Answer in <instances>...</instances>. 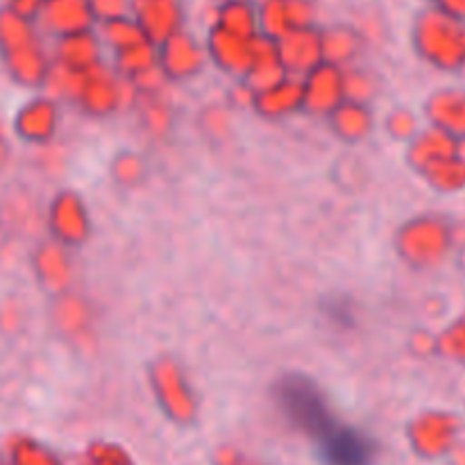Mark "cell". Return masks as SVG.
Here are the masks:
<instances>
[{"label": "cell", "mask_w": 465, "mask_h": 465, "mask_svg": "<svg viewBox=\"0 0 465 465\" xmlns=\"http://www.w3.org/2000/svg\"><path fill=\"white\" fill-rule=\"evenodd\" d=\"M44 5L45 0H5V7L14 9V12L23 14L27 18H39Z\"/></svg>", "instance_id": "33"}, {"label": "cell", "mask_w": 465, "mask_h": 465, "mask_svg": "<svg viewBox=\"0 0 465 465\" xmlns=\"http://www.w3.org/2000/svg\"><path fill=\"white\" fill-rule=\"evenodd\" d=\"M452 154H459V139L440 127H427L409 141L407 159L418 173H425L436 162L452 157Z\"/></svg>", "instance_id": "18"}, {"label": "cell", "mask_w": 465, "mask_h": 465, "mask_svg": "<svg viewBox=\"0 0 465 465\" xmlns=\"http://www.w3.org/2000/svg\"><path fill=\"white\" fill-rule=\"evenodd\" d=\"M35 275L44 289L53 293H64L73 280V263L66 252V245L50 241L39 245L35 252Z\"/></svg>", "instance_id": "19"}, {"label": "cell", "mask_w": 465, "mask_h": 465, "mask_svg": "<svg viewBox=\"0 0 465 465\" xmlns=\"http://www.w3.org/2000/svg\"><path fill=\"white\" fill-rule=\"evenodd\" d=\"M130 14L153 44H163L182 30L184 12L180 0H132Z\"/></svg>", "instance_id": "11"}, {"label": "cell", "mask_w": 465, "mask_h": 465, "mask_svg": "<svg viewBox=\"0 0 465 465\" xmlns=\"http://www.w3.org/2000/svg\"><path fill=\"white\" fill-rule=\"evenodd\" d=\"M327 118H330L334 134L341 141H348V143L363 141L375 127L371 107L366 103H357V100H343Z\"/></svg>", "instance_id": "21"}, {"label": "cell", "mask_w": 465, "mask_h": 465, "mask_svg": "<svg viewBox=\"0 0 465 465\" xmlns=\"http://www.w3.org/2000/svg\"><path fill=\"white\" fill-rule=\"evenodd\" d=\"M425 180L430 186H434L440 193H454V191L465 189V157L461 154H452L448 159H440L434 166L427 168Z\"/></svg>", "instance_id": "25"}, {"label": "cell", "mask_w": 465, "mask_h": 465, "mask_svg": "<svg viewBox=\"0 0 465 465\" xmlns=\"http://www.w3.org/2000/svg\"><path fill=\"white\" fill-rule=\"evenodd\" d=\"M94 30L73 32V35L57 36L54 44V62L73 68V71H91L103 64V44Z\"/></svg>", "instance_id": "16"}, {"label": "cell", "mask_w": 465, "mask_h": 465, "mask_svg": "<svg viewBox=\"0 0 465 465\" xmlns=\"http://www.w3.org/2000/svg\"><path fill=\"white\" fill-rule=\"evenodd\" d=\"M57 123L59 109L54 98L39 95L18 109L16 118H14V132L18 139L27 141V143H48L57 132Z\"/></svg>", "instance_id": "13"}, {"label": "cell", "mask_w": 465, "mask_h": 465, "mask_svg": "<svg viewBox=\"0 0 465 465\" xmlns=\"http://www.w3.org/2000/svg\"><path fill=\"white\" fill-rule=\"evenodd\" d=\"M457 243L452 223L436 213H422L404 223L395 236L400 259L411 268H434L445 262Z\"/></svg>", "instance_id": "3"}, {"label": "cell", "mask_w": 465, "mask_h": 465, "mask_svg": "<svg viewBox=\"0 0 465 465\" xmlns=\"http://www.w3.org/2000/svg\"><path fill=\"white\" fill-rule=\"evenodd\" d=\"M216 25L236 32L241 36H257L259 32V7L254 0H232L216 7Z\"/></svg>", "instance_id": "22"}, {"label": "cell", "mask_w": 465, "mask_h": 465, "mask_svg": "<svg viewBox=\"0 0 465 465\" xmlns=\"http://www.w3.org/2000/svg\"><path fill=\"white\" fill-rule=\"evenodd\" d=\"M216 5H223V3H232V0H213Z\"/></svg>", "instance_id": "37"}, {"label": "cell", "mask_w": 465, "mask_h": 465, "mask_svg": "<svg viewBox=\"0 0 465 465\" xmlns=\"http://www.w3.org/2000/svg\"><path fill=\"white\" fill-rule=\"evenodd\" d=\"M150 384H153L154 395H157L159 404L166 409L171 416L186 420L193 413V393L186 381L184 372L177 366L173 359L163 357L150 366Z\"/></svg>", "instance_id": "6"}, {"label": "cell", "mask_w": 465, "mask_h": 465, "mask_svg": "<svg viewBox=\"0 0 465 465\" xmlns=\"http://www.w3.org/2000/svg\"><path fill=\"white\" fill-rule=\"evenodd\" d=\"M204 59H207V48H203L184 30L159 44V71L171 82H184L198 75L204 66Z\"/></svg>", "instance_id": "8"}, {"label": "cell", "mask_w": 465, "mask_h": 465, "mask_svg": "<svg viewBox=\"0 0 465 465\" xmlns=\"http://www.w3.org/2000/svg\"><path fill=\"white\" fill-rule=\"evenodd\" d=\"M425 116L434 127L465 139V89H439L427 98Z\"/></svg>", "instance_id": "17"}, {"label": "cell", "mask_w": 465, "mask_h": 465, "mask_svg": "<svg viewBox=\"0 0 465 465\" xmlns=\"http://www.w3.org/2000/svg\"><path fill=\"white\" fill-rule=\"evenodd\" d=\"M125 89L121 75L109 68H104V64L91 68L82 75L80 91L75 95V104L89 116H107L114 114L125 100Z\"/></svg>", "instance_id": "4"}, {"label": "cell", "mask_w": 465, "mask_h": 465, "mask_svg": "<svg viewBox=\"0 0 465 465\" xmlns=\"http://www.w3.org/2000/svg\"><path fill=\"white\" fill-rule=\"evenodd\" d=\"M112 173L114 177H116L118 184L132 186L136 184V182H141V177H143V162H141L139 154H118L116 162H114L112 166Z\"/></svg>", "instance_id": "30"}, {"label": "cell", "mask_w": 465, "mask_h": 465, "mask_svg": "<svg viewBox=\"0 0 465 465\" xmlns=\"http://www.w3.org/2000/svg\"><path fill=\"white\" fill-rule=\"evenodd\" d=\"M94 16L98 23L112 21V18H121L130 14L132 0H89Z\"/></svg>", "instance_id": "31"}, {"label": "cell", "mask_w": 465, "mask_h": 465, "mask_svg": "<svg viewBox=\"0 0 465 465\" xmlns=\"http://www.w3.org/2000/svg\"><path fill=\"white\" fill-rule=\"evenodd\" d=\"M114 54H116V73L127 82H134L136 77L159 68V45L153 41H141Z\"/></svg>", "instance_id": "24"}, {"label": "cell", "mask_w": 465, "mask_h": 465, "mask_svg": "<svg viewBox=\"0 0 465 465\" xmlns=\"http://www.w3.org/2000/svg\"><path fill=\"white\" fill-rule=\"evenodd\" d=\"M145 125L153 132H157V134H162L171 125V114H168L166 103H159V100L150 103V107L145 109Z\"/></svg>", "instance_id": "32"}, {"label": "cell", "mask_w": 465, "mask_h": 465, "mask_svg": "<svg viewBox=\"0 0 465 465\" xmlns=\"http://www.w3.org/2000/svg\"><path fill=\"white\" fill-rule=\"evenodd\" d=\"M280 44V57L286 73L295 77H304L309 71L325 62L322 54V30L316 25L293 30L286 36L277 39Z\"/></svg>", "instance_id": "12"}, {"label": "cell", "mask_w": 465, "mask_h": 465, "mask_svg": "<svg viewBox=\"0 0 465 465\" xmlns=\"http://www.w3.org/2000/svg\"><path fill=\"white\" fill-rule=\"evenodd\" d=\"M377 84L372 75L359 68H345V100H357V103H366L375 95Z\"/></svg>", "instance_id": "27"}, {"label": "cell", "mask_w": 465, "mask_h": 465, "mask_svg": "<svg viewBox=\"0 0 465 465\" xmlns=\"http://www.w3.org/2000/svg\"><path fill=\"white\" fill-rule=\"evenodd\" d=\"M413 350H416V354H420V357H430V354L439 352V336H431L430 331H418L416 336H413Z\"/></svg>", "instance_id": "34"}, {"label": "cell", "mask_w": 465, "mask_h": 465, "mask_svg": "<svg viewBox=\"0 0 465 465\" xmlns=\"http://www.w3.org/2000/svg\"><path fill=\"white\" fill-rule=\"evenodd\" d=\"M7 154H9L7 143H5V141L0 139V168H3V166H5V162H7Z\"/></svg>", "instance_id": "36"}, {"label": "cell", "mask_w": 465, "mask_h": 465, "mask_svg": "<svg viewBox=\"0 0 465 465\" xmlns=\"http://www.w3.org/2000/svg\"><path fill=\"white\" fill-rule=\"evenodd\" d=\"M322 454L330 465H368L371 448L352 430H330L322 434Z\"/></svg>", "instance_id": "20"}, {"label": "cell", "mask_w": 465, "mask_h": 465, "mask_svg": "<svg viewBox=\"0 0 465 465\" xmlns=\"http://www.w3.org/2000/svg\"><path fill=\"white\" fill-rule=\"evenodd\" d=\"M100 39H103L114 53L130 48V45L141 44V41H150L148 36L143 35L139 23L132 18V14L100 23Z\"/></svg>", "instance_id": "26"}, {"label": "cell", "mask_w": 465, "mask_h": 465, "mask_svg": "<svg viewBox=\"0 0 465 465\" xmlns=\"http://www.w3.org/2000/svg\"><path fill=\"white\" fill-rule=\"evenodd\" d=\"M86 318H89V313H86V304L82 302V300L68 298L66 295V298L59 302L57 322L64 330L71 331V334H75L77 330H82V327L86 325Z\"/></svg>", "instance_id": "28"}, {"label": "cell", "mask_w": 465, "mask_h": 465, "mask_svg": "<svg viewBox=\"0 0 465 465\" xmlns=\"http://www.w3.org/2000/svg\"><path fill=\"white\" fill-rule=\"evenodd\" d=\"M207 57L221 71L245 77L254 64V36H241L213 23L207 36Z\"/></svg>", "instance_id": "9"}, {"label": "cell", "mask_w": 465, "mask_h": 465, "mask_svg": "<svg viewBox=\"0 0 465 465\" xmlns=\"http://www.w3.org/2000/svg\"><path fill=\"white\" fill-rule=\"evenodd\" d=\"M259 7V30L262 35L282 39L289 32L316 25L313 0H268Z\"/></svg>", "instance_id": "10"}, {"label": "cell", "mask_w": 465, "mask_h": 465, "mask_svg": "<svg viewBox=\"0 0 465 465\" xmlns=\"http://www.w3.org/2000/svg\"><path fill=\"white\" fill-rule=\"evenodd\" d=\"M304 109L313 116H330L345 100V68L331 62L318 64L302 77Z\"/></svg>", "instance_id": "7"}, {"label": "cell", "mask_w": 465, "mask_h": 465, "mask_svg": "<svg viewBox=\"0 0 465 465\" xmlns=\"http://www.w3.org/2000/svg\"><path fill=\"white\" fill-rule=\"evenodd\" d=\"M413 48L422 62L443 73L465 71V27L440 9L420 14L413 25Z\"/></svg>", "instance_id": "2"}, {"label": "cell", "mask_w": 465, "mask_h": 465, "mask_svg": "<svg viewBox=\"0 0 465 465\" xmlns=\"http://www.w3.org/2000/svg\"><path fill=\"white\" fill-rule=\"evenodd\" d=\"M48 227L53 239L66 248L84 243L89 239L91 221L80 195L73 191H62L54 195L48 209Z\"/></svg>", "instance_id": "5"}, {"label": "cell", "mask_w": 465, "mask_h": 465, "mask_svg": "<svg viewBox=\"0 0 465 465\" xmlns=\"http://www.w3.org/2000/svg\"><path fill=\"white\" fill-rule=\"evenodd\" d=\"M39 23L50 35L64 36L73 32L94 30L98 21H95L89 0H45Z\"/></svg>", "instance_id": "14"}, {"label": "cell", "mask_w": 465, "mask_h": 465, "mask_svg": "<svg viewBox=\"0 0 465 465\" xmlns=\"http://www.w3.org/2000/svg\"><path fill=\"white\" fill-rule=\"evenodd\" d=\"M0 57L16 84L27 89L45 86L53 59L41 44L35 18L0 7Z\"/></svg>", "instance_id": "1"}, {"label": "cell", "mask_w": 465, "mask_h": 465, "mask_svg": "<svg viewBox=\"0 0 465 465\" xmlns=\"http://www.w3.org/2000/svg\"><path fill=\"white\" fill-rule=\"evenodd\" d=\"M386 132L393 136L395 141H411L413 136L420 132L418 127V116L409 109H395L386 118Z\"/></svg>", "instance_id": "29"}, {"label": "cell", "mask_w": 465, "mask_h": 465, "mask_svg": "<svg viewBox=\"0 0 465 465\" xmlns=\"http://www.w3.org/2000/svg\"><path fill=\"white\" fill-rule=\"evenodd\" d=\"M430 3H434V7L445 14H452V16H465V0H430Z\"/></svg>", "instance_id": "35"}, {"label": "cell", "mask_w": 465, "mask_h": 465, "mask_svg": "<svg viewBox=\"0 0 465 465\" xmlns=\"http://www.w3.org/2000/svg\"><path fill=\"white\" fill-rule=\"evenodd\" d=\"M252 107L263 118H284L289 114L304 109V82L302 77L286 75L268 89L254 91Z\"/></svg>", "instance_id": "15"}, {"label": "cell", "mask_w": 465, "mask_h": 465, "mask_svg": "<svg viewBox=\"0 0 465 465\" xmlns=\"http://www.w3.org/2000/svg\"><path fill=\"white\" fill-rule=\"evenodd\" d=\"M361 50V35L348 25H334L322 30V54L325 62L348 66Z\"/></svg>", "instance_id": "23"}, {"label": "cell", "mask_w": 465, "mask_h": 465, "mask_svg": "<svg viewBox=\"0 0 465 465\" xmlns=\"http://www.w3.org/2000/svg\"><path fill=\"white\" fill-rule=\"evenodd\" d=\"M254 3H257V5H263V3H268V0H254Z\"/></svg>", "instance_id": "38"}]
</instances>
